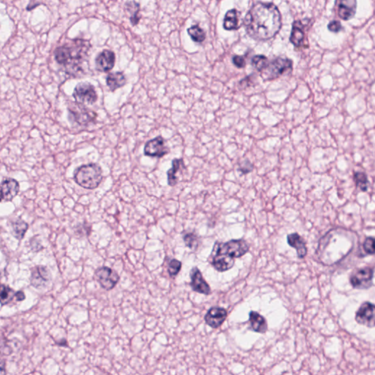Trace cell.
Returning <instances> with one entry per match:
<instances>
[{
  "label": "cell",
  "mask_w": 375,
  "mask_h": 375,
  "mask_svg": "<svg viewBox=\"0 0 375 375\" xmlns=\"http://www.w3.org/2000/svg\"><path fill=\"white\" fill-rule=\"evenodd\" d=\"M243 25L249 37L259 41H268L281 30V13L273 3H257L246 15Z\"/></svg>",
  "instance_id": "6da1fadb"
},
{
  "label": "cell",
  "mask_w": 375,
  "mask_h": 375,
  "mask_svg": "<svg viewBox=\"0 0 375 375\" xmlns=\"http://www.w3.org/2000/svg\"><path fill=\"white\" fill-rule=\"evenodd\" d=\"M90 49L91 44L87 40H71L54 50V59L67 74L76 77L84 71Z\"/></svg>",
  "instance_id": "7a4b0ae2"
},
{
  "label": "cell",
  "mask_w": 375,
  "mask_h": 375,
  "mask_svg": "<svg viewBox=\"0 0 375 375\" xmlns=\"http://www.w3.org/2000/svg\"><path fill=\"white\" fill-rule=\"evenodd\" d=\"M211 264L216 271L224 272L231 269L235 265V258L247 254L249 246L242 239L231 240L226 242H217Z\"/></svg>",
  "instance_id": "3957f363"
},
{
  "label": "cell",
  "mask_w": 375,
  "mask_h": 375,
  "mask_svg": "<svg viewBox=\"0 0 375 375\" xmlns=\"http://www.w3.org/2000/svg\"><path fill=\"white\" fill-rule=\"evenodd\" d=\"M103 170L97 163L82 165L76 168L73 180L79 186L93 190L99 186L103 180Z\"/></svg>",
  "instance_id": "277c9868"
},
{
  "label": "cell",
  "mask_w": 375,
  "mask_h": 375,
  "mask_svg": "<svg viewBox=\"0 0 375 375\" xmlns=\"http://www.w3.org/2000/svg\"><path fill=\"white\" fill-rule=\"evenodd\" d=\"M68 111L70 121L84 126L93 123L98 117L96 111L87 109L84 105L77 102H70Z\"/></svg>",
  "instance_id": "5b68a950"
},
{
  "label": "cell",
  "mask_w": 375,
  "mask_h": 375,
  "mask_svg": "<svg viewBox=\"0 0 375 375\" xmlns=\"http://www.w3.org/2000/svg\"><path fill=\"white\" fill-rule=\"evenodd\" d=\"M76 102L84 106H92L99 99L96 88L89 82H80L76 86L73 92Z\"/></svg>",
  "instance_id": "8992f818"
},
{
  "label": "cell",
  "mask_w": 375,
  "mask_h": 375,
  "mask_svg": "<svg viewBox=\"0 0 375 375\" xmlns=\"http://www.w3.org/2000/svg\"><path fill=\"white\" fill-rule=\"evenodd\" d=\"M293 63L288 58H278L269 62L266 69L262 72L267 80H274L287 72L292 71Z\"/></svg>",
  "instance_id": "52a82bcc"
},
{
  "label": "cell",
  "mask_w": 375,
  "mask_h": 375,
  "mask_svg": "<svg viewBox=\"0 0 375 375\" xmlns=\"http://www.w3.org/2000/svg\"><path fill=\"white\" fill-rule=\"evenodd\" d=\"M374 277V270L366 267L361 268L352 273L350 277L351 285L355 289L369 288L372 285V279Z\"/></svg>",
  "instance_id": "ba28073f"
},
{
  "label": "cell",
  "mask_w": 375,
  "mask_h": 375,
  "mask_svg": "<svg viewBox=\"0 0 375 375\" xmlns=\"http://www.w3.org/2000/svg\"><path fill=\"white\" fill-rule=\"evenodd\" d=\"M96 277L100 285L104 290H111L118 285L120 276L115 270L107 266H103L96 271Z\"/></svg>",
  "instance_id": "9c48e42d"
},
{
  "label": "cell",
  "mask_w": 375,
  "mask_h": 375,
  "mask_svg": "<svg viewBox=\"0 0 375 375\" xmlns=\"http://www.w3.org/2000/svg\"><path fill=\"white\" fill-rule=\"evenodd\" d=\"M51 271L45 266H35L31 269L30 284L36 289L47 287L51 281Z\"/></svg>",
  "instance_id": "30bf717a"
},
{
  "label": "cell",
  "mask_w": 375,
  "mask_h": 375,
  "mask_svg": "<svg viewBox=\"0 0 375 375\" xmlns=\"http://www.w3.org/2000/svg\"><path fill=\"white\" fill-rule=\"evenodd\" d=\"M355 321L359 324L374 328L375 327V305L370 302H364L355 313Z\"/></svg>",
  "instance_id": "8fae6325"
},
{
  "label": "cell",
  "mask_w": 375,
  "mask_h": 375,
  "mask_svg": "<svg viewBox=\"0 0 375 375\" xmlns=\"http://www.w3.org/2000/svg\"><path fill=\"white\" fill-rule=\"evenodd\" d=\"M145 156L153 158H162L168 153L164 139L161 136L151 139L145 144L144 147Z\"/></svg>",
  "instance_id": "7c38bea8"
},
{
  "label": "cell",
  "mask_w": 375,
  "mask_h": 375,
  "mask_svg": "<svg viewBox=\"0 0 375 375\" xmlns=\"http://www.w3.org/2000/svg\"><path fill=\"white\" fill-rule=\"evenodd\" d=\"M357 0H335L334 7L339 18L344 21L352 20L357 10Z\"/></svg>",
  "instance_id": "4fadbf2b"
},
{
  "label": "cell",
  "mask_w": 375,
  "mask_h": 375,
  "mask_svg": "<svg viewBox=\"0 0 375 375\" xmlns=\"http://www.w3.org/2000/svg\"><path fill=\"white\" fill-rule=\"evenodd\" d=\"M116 56L111 50L105 49L98 54L96 58V68L98 71L107 73L115 67Z\"/></svg>",
  "instance_id": "5bb4252c"
},
{
  "label": "cell",
  "mask_w": 375,
  "mask_h": 375,
  "mask_svg": "<svg viewBox=\"0 0 375 375\" xmlns=\"http://www.w3.org/2000/svg\"><path fill=\"white\" fill-rule=\"evenodd\" d=\"M227 317V311L224 308H211L204 316V321L207 325L213 328H219L224 323Z\"/></svg>",
  "instance_id": "9a60e30c"
},
{
  "label": "cell",
  "mask_w": 375,
  "mask_h": 375,
  "mask_svg": "<svg viewBox=\"0 0 375 375\" xmlns=\"http://www.w3.org/2000/svg\"><path fill=\"white\" fill-rule=\"evenodd\" d=\"M190 276L191 279H192L191 286H192L194 291L206 295H210L211 293V289L210 285L203 278L202 273L197 267H194L192 268V271H191Z\"/></svg>",
  "instance_id": "2e32d148"
},
{
  "label": "cell",
  "mask_w": 375,
  "mask_h": 375,
  "mask_svg": "<svg viewBox=\"0 0 375 375\" xmlns=\"http://www.w3.org/2000/svg\"><path fill=\"white\" fill-rule=\"evenodd\" d=\"M20 190V185L17 180L13 178H5L1 183L2 200L10 202L17 195Z\"/></svg>",
  "instance_id": "e0dca14e"
},
{
  "label": "cell",
  "mask_w": 375,
  "mask_h": 375,
  "mask_svg": "<svg viewBox=\"0 0 375 375\" xmlns=\"http://www.w3.org/2000/svg\"><path fill=\"white\" fill-rule=\"evenodd\" d=\"M306 25L307 24H304L301 20L295 21L292 24L290 41L295 47L301 48L305 46Z\"/></svg>",
  "instance_id": "ac0fdd59"
},
{
  "label": "cell",
  "mask_w": 375,
  "mask_h": 375,
  "mask_svg": "<svg viewBox=\"0 0 375 375\" xmlns=\"http://www.w3.org/2000/svg\"><path fill=\"white\" fill-rule=\"evenodd\" d=\"M287 239L289 246L296 249L297 257L299 259H303L306 257L308 252L307 247L304 238L298 233L294 232L290 234L287 235Z\"/></svg>",
  "instance_id": "d6986e66"
},
{
  "label": "cell",
  "mask_w": 375,
  "mask_h": 375,
  "mask_svg": "<svg viewBox=\"0 0 375 375\" xmlns=\"http://www.w3.org/2000/svg\"><path fill=\"white\" fill-rule=\"evenodd\" d=\"M240 13L236 9L228 10L224 15L223 27L226 30H237L243 23H240Z\"/></svg>",
  "instance_id": "ffe728a7"
},
{
  "label": "cell",
  "mask_w": 375,
  "mask_h": 375,
  "mask_svg": "<svg viewBox=\"0 0 375 375\" xmlns=\"http://www.w3.org/2000/svg\"><path fill=\"white\" fill-rule=\"evenodd\" d=\"M249 322L252 331L259 333H266L268 331V323L266 318L257 311H251L249 312Z\"/></svg>",
  "instance_id": "44dd1931"
},
{
  "label": "cell",
  "mask_w": 375,
  "mask_h": 375,
  "mask_svg": "<svg viewBox=\"0 0 375 375\" xmlns=\"http://www.w3.org/2000/svg\"><path fill=\"white\" fill-rule=\"evenodd\" d=\"M185 168V163L182 158H175L172 162V168L167 171L168 184L170 186H175L178 183V174L182 173V170Z\"/></svg>",
  "instance_id": "7402d4cb"
},
{
  "label": "cell",
  "mask_w": 375,
  "mask_h": 375,
  "mask_svg": "<svg viewBox=\"0 0 375 375\" xmlns=\"http://www.w3.org/2000/svg\"><path fill=\"white\" fill-rule=\"evenodd\" d=\"M106 85L110 91L115 92L118 89L121 88L126 84L127 80L123 72H115L109 73L106 79Z\"/></svg>",
  "instance_id": "603a6c76"
},
{
  "label": "cell",
  "mask_w": 375,
  "mask_h": 375,
  "mask_svg": "<svg viewBox=\"0 0 375 375\" xmlns=\"http://www.w3.org/2000/svg\"><path fill=\"white\" fill-rule=\"evenodd\" d=\"M141 7L138 3L135 1L128 2L125 5V10L130 15V22L132 26H137L140 22Z\"/></svg>",
  "instance_id": "cb8c5ba5"
},
{
  "label": "cell",
  "mask_w": 375,
  "mask_h": 375,
  "mask_svg": "<svg viewBox=\"0 0 375 375\" xmlns=\"http://www.w3.org/2000/svg\"><path fill=\"white\" fill-rule=\"evenodd\" d=\"M28 228V223L21 218H18L12 222V235L17 240H22L25 237Z\"/></svg>",
  "instance_id": "d4e9b609"
},
{
  "label": "cell",
  "mask_w": 375,
  "mask_h": 375,
  "mask_svg": "<svg viewBox=\"0 0 375 375\" xmlns=\"http://www.w3.org/2000/svg\"><path fill=\"white\" fill-rule=\"evenodd\" d=\"M353 180L355 186L362 192H366L369 186V181L367 175L362 172H355L353 175Z\"/></svg>",
  "instance_id": "484cf974"
},
{
  "label": "cell",
  "mask_w": 375,
  "mask_h": 375,
  "mask_svg": "<svg viewBox=\"0 0 375 375\" xmlns=\"http://www.w3.org/2000/svg\"><path fill=\"white\" fill-rule=\"evenodd\" d=\"M188 33L194 42L200 44L206 39V33L199 25H194L188 29Z\"/></svg>",
  "instance_id": "4316f807"
},
{
  "label": "cell",
  "mask_w": 375,
  "mask_h": 375,
  "mask_svg": "<svg viewBox=\"0 0 375 375\" xmlns=\"http://www.w3.org/2000/svg\"><path fill=\"white\" fill-rule=\"evenodd\" d=\"M269 62L265 55H256L252 58V65L257 71L262 73L269 64Z\"/></svg>",
  "instance_id": "83f0119b"
},
{
  "label": "cell",
  "mask_w": 375,
  "mask_h": 375,
  "mask_svg": "<svg viewBox=\"0 0 375 375\" xmlns=\"http://www.w3.org/2000/svg\"><path fill=\"white\" fill-rule=\"evenodd\" d=\"M15 297V292L10 287L5 285L1 286V304L2 306L7 305L13 301Z\"/></svg>",
  "instance_id": "f1b7e54d"
},
{
  "label": "cell",
  "mask_w": 375,
  "mask_h": 375,
  "mask_svg": "<svg viewBox=\"0 0 375 375\" xmlns=\"http://www.w3.org/2000/svg\"><path fill=\"white\" fill-rule=\"evenodd\" d=\"M182 268V262L176 259H173L168 264V273L171 277H175Z\"/></svg>",
  "instance_id": "f546056e"
},
{
  "label": "cell",
  "mask_w": 375,
  "mask_h": 375,
  "mask_svg": "<svg viewBox=\"0 0 375 375\" xmlns=\"http://www.w3.org/2000/svg\"><path fill=\"white\" fill-rule=\"evenodd\" d=\"M185 246L190 249H194L198 246V237L194 233H186L183 236Z\"/></svg>",
  "instance_id": "4dcf8cb0"
},
{
  "label": "cell",
  "mask_w": 375,
  "mask_h": 375,
  "mask_svg": "<svg viewBox=\"0 0 375 375\" xmlns=\"http://www.w3.org/2000/svg\"><path fill=\"white\" fill-rule=\"evenodd\" d=\"M363 249L366 254H375V237H368L363 244Z\"/></svg>",
  "instance_id": "1f68e13d"
},
{
  "label": "cell",
  "mask_w": 375,
  "mask_h": 375,
  "mask_svg": "<svg viewBox=\"0 0 375 375\" xmlns=\"http://www.w3.org/2000/svg\"><path fill=\"white\" fill-rule=\"evenodd\" d=\"M253 170H254V166H253L252 163L250 162V161H248V160L242 162L241 164L240 165V166H239L238 168V171H240V173L243 174V175H247V174L250 173Z\"/></svg>",
  "instance_id": "d6a6232c"
},
{
  "label": "cell",
  "mask_w": 375,
  "mask_h": 375,
  "mask_svg": "<svg viewBox=\"0 0 375 375\" xmlns=\"http://www.w3.org/2000/svg\"><path fill=\"white\" fill-rule=\"evenodd\" d=\"M30 246L31 250L34 252H41V250L44 249V247H43L42 244L40 242V240L38 239V237H34L31 239Z\"/></svg>",
  "instance_id": "836d02e7"
},
{
  "label": "cell",
  "mask_w": 375,
  "mask_h": 375,
  "mask_svg": "<svg viewBox=\"0 0 375 375\" xmlns=\"http://www.w3.org/2000/svg\"><path fill=\"white\" fill-rule=\"evenodd\" d=\"M328 29L330 32H334V33H338L340 31L342 30L343 27H342V24L340 22L337 20L331 21L328 25Z\"/></svg>",
  "instance_id": "e575fe53"
},
{
  "label": "cell",
  "mask_w": 375,
  "mask_h": 375,
  "mask_svg": "<svg viewBox=\"0 0 375 375\" xmlns=\"http://www.w3.org/2000/svg\"><path fill=\"white\" fill-rule=\"evenodd\" d=\"M232 63L237 68H245L246 65H247L245 58L242 56H240V55H235L232 58Z\"/></svg>",
  "instance_id": "d590c367"
},
{
  "label": "cell",
  "mask_w": 375,
  "mask_h": 375,
  "mask_svg": "<svg viewBox=\"0 0 375 375\" xmlns=\"http://www.w3.org/2000/svg\"><path fill=\"white\" fill-rule=\"evenodd\" d=\"M90 232L91 227L85 224L79 225V227H77V230H76V233L81 235H89Z\"/></svg>",
  "instance_id": "8d00e7d4"
},
{
  "label": "cell",
  "mask_w": 375,
  "mask_h": 375,
  "mask_svg": "<svg viewBox=\"0 0 375 375\" xmlns=\"http://www.w3.org/2000/svg\"><path fill=\"white\" fill-rule=\"evenodd\" d=\"M252 76H249V77H246L245 79H242L240 82H239V87H241L242 89H246L247 87H249L252 83Z\"/></svg>",
  "instance_id": "74e56055"
},
{
  "label": "cell",
  "mask_w": 375,
  "mask_h": 375,
  "mask_svg": "<svg viewBox=\"0 0 375 375\" xmlns=\"http://www.w3.org/2000/svg\"><path fill=\"white\" fill-rule=\"evenodd\" d=\"M15 297H16V300L18 301H22L25 300V299L26 298L25 292L22 291L15 292Z\"/></svg>",
  "instance_id": "f35d334b"
},
{
  "label": "cell",
  "mask_w": 375,
  "mask_h": 375,
  "mask_svg": "<svg viewBox=\"0 0 375 375\" xmlns=\"http://www.w3.org/2000/svg\"><path fill=\"white\" fill-rule=\"evenodd\" d=\"M57 345L60 346V347H68V342L65 339H63L60 341L59 342H57Z\"/></svg>",
  "instance_id": "ab89813d"
},
{
  "label": "cell",
  "mask_w": 375,
  "mask_h": 375,
  "mask_svg": "<svg viewBox=\"0 0 375 375\" xmlns=\"http://www.w3.org/2000/svg\"><path fill=\"white\" fill-rule=\"evenodd\" d=\"M4 367H5V364H4V362H3H3H2V364H1L2 374H3V373H4V370H5Z\"/></svg>",
  "instance_id": "60d3db41"
}]
</instances>
